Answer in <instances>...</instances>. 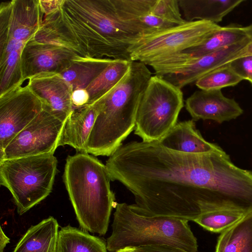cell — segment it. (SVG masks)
<instances>
[{"label": "cell", "instance_id": "1", "mask_svg": "<svg viewBox=\"0 0 252 252\" xmlns=\"http://www.w3.org/2000/svg\"><path fill=\"white\" fill-rule=\"evenodd\" d=\"M110 179L133 195L129 205L143 216L194 221L218 210L244 211L252 201V170L241 168L222 150L174 151L159 141H130L106 161Z\"/></svg>", "mask_w": 252, "mask_h": 252}, {"label": "cell", "instance_id": "2", "mask_svg": "<svg viewBox=\"0 0 252 252\" xmlns=\"http://www.w3.org/2000/svg\"><path fill=\"white\" fill-rule=\"evenodd\" d=\"M146 65L131 61L122 79L95 101L99 109L86 153L110 157L134 130L138 105L152 77Z\"/></svg>", "mask_w": 252, "mask_h": 252}, {"label": "cell", "instance_id": "3", "mask_svg": "<svg viewBox=\"0 0 252 252\" xmlns=\"http://www.w3.org/2000/svg\"><path fill=\"white\" fill-rule=\"evenodd\" d=\"M63 181L81 228L105 235L117 204L105 164L85 152L68 156Z\"/></svg>", "mask_w": 252, "mask_h": 252}, {"label": "cell", "instance_id": "4", "mask_svg": "<svg viewBox=\"0 0 252 252\" xmlns=\"http://www.w3.org/2000/svg\"><path fill=\"white\" fill-rule=\"evenodd\" d=\"M111 235L107 249L115 252L126 247L167 245L190 252H197V239L185 219L146 217L134 212L129 205L117 203L114 213Z\"/></svg>", "mask_w": 252, "mask_h": 252}, {"label": "cell", "instance_id": "5", "mask_svg": "<svg viewBox=\"0 0 252 252\" xmlns=\"http://www.w3.org/2000/svg\"><path fill=\"white\" fill-rule=\"evenodd\" d=\"M57 165L53 154L0 160V184L10 192L20 215L51 192Z\"/></svg>", "mask_w": 252, "mask_h": 252}, {"label": "cell", "instance_id": "6", "mask_svg": "<svg viewBox=\"0 0 252 252\" xmlns=\"http://www.w3.org/2000/svg\"><path fill=\"white\" fill-rule=\"evenodd\" d=\"M184 105L181 89L152 76L138 105L134 134L144 142L159 141L177 123Z\"/></svg>", "mask_w": 252, "mask_h": 252}, {"label": "cell", "instance_id": "7", "mask_svg": "<svg viewBox=\"0 0 252 252\" xmlns=\"http://www.w3.org/2000/svg\"><path fill=\"white\" fill-rule=\"evenodd\" d=\"M221 28L211 22L196 21L141 35L129 47L130 60L148 65L201 44Z\"/></svg>", "mask_w": 252, "mask_h": 252}, {"label": "cell", "instance_id": "8", "mask_svg": "<svg viewBox=\"0 0 252 252\" xmlns=\"http://www.w3.org/2000/svg\"><path fill=\"white\" fill-rule=\"evenodd\" d=\"M64 3L101 36L119 60L131 61L129 47L140 36L121 20L112 0H64Z\"/></svg>", "mask_w": 252, "mask_h": 252}, {"label": "cell", "instance_id": "9", "mask_svg": "<svg viewBox=\"0 0 252 252\" xmlns=\"http://www.w3.org/2000/svg\"><path fill=\"white\" fill-rule=\"evenodd\" d=\"M67 118L54 113L45 105L42 111L6 146L0 155V160L54 154L59 147Z\"/></svg>", "mask_w": 252, "mask_h": 252}, {"label": "cell", "instance_id": "10", "mask_svg": "<svg viewBox=\"0 0 252 252\" xmlns=\"http://www.w3.org/2000/svg\"><path fill=\"white\" fill-rule=\"evenodd\" d=\"M13 86L0 96V155L12 139L42 111L45 105L28 86Z\"/></svg>", "mask_w": 252, "mask_h": 252}, {"label": "cell", "instance_id": "11", "mask_svg": "<svg viewBox=\"0 0 252 252\" xmlns=\"http://www.w3.org/2000/svg\"><path fill=\"white\" fill-rule=\"evenodd\" d=\"M250 42L248 37L238 43L197 58H186L182 52L173 55L168 61L170 74L162 77L182 89L241 57Z\"/></svg>", "mask_w": 252, "mask_h": 252}, {"label": "cell", "instance_id": "12", "mask_svg": "<svg viewBox=\"0 0 252 252\" xmlns=\"http://www.w3.org/2000/svg\"><path fill=\"white\" fill-rule=\"evenodd\" d=\"M85 59L86 58L66 48L29 40L21 54L22 79L43 72H60L72 63Z\"/></svg>", "mask_w": 252, "mask_h": 252}, {"label": "cell", "instance_id": "13", "mask_svg": "<svg viewBox=\"0 0 252 252\" xmlns=\"http://www.w3.org/2000/svg\"><path fill=\"white\" fill-rule=\"evenodd\" d=\"M1 41L12 38L28 42L41 25L38 1L14 0L1 6ZM0 41V42H1Z\"/></svg>", "mask_w": 252, "mask_h": 252}, {"label": "cell", "instance_id": "14", "mask_svg": "<svg viewBox=\"0 0 252 252\" xmlns=\"http://www.w3.org/2000/svg\"><path fill=\"white\" fill-rule=\"evenodd\" d=\"M185 106L194 121L211 120L219 124L235 119L244 112L234 99L225 96L221 90L196 91L187 99Z\"/></svg>", "mask_w": 252, "mask_h": 252}, {"label": "cell", "instance_id": "15", "mask_svg": "<svg viewBox=\"0 0 252 252\" xmlns=\"http://www.w3.org/2000/svg\"><path fill=\"white\" fill-rule=\"evenodd\" d=\"M28 85L53 112L67 118L73 110V90L59 72H40L29 78Z\"/></svg>", "mask_w": 252, "mask_h": 252}, {"label": "cell", "instance_id": "16", "mask_svg": "<svg viewBox=\"0 0 252 252\" xmlns=\"http://www.w3.org/2000/svg\"><path fill=\"white\" fill-rule=\"evenodd\" d=\"M99 109L96 101L73 108L63 126L59 146L67 145L75 149L78 153H86L87 142Z\"/></svg>", "mask_w": 252, "mask_h": 252}, {"label": "cell", "instance_id": "17", "mask_svg": "<svg viewBox=\"0 0 252 252\" xmlns=\"http://www.w3.org/2000/svg\"><path fill=\"white\" fill-rule=\"evenodd\" d=\"M158 141L168 149L188 153H202L223 150L218 145L206 141L196 129L193 120L177 123Z\"/></svg>", "mask_w": 252, "mask_h": 252}, {"label": "cell", "instance_id": "18", "mask_svg": "<svg viewBox=\"0 0 252 252\" xmlns=\"http://www.w3.org/2000/svg\"><path fill=\"white\" fill-rule=\"evenodd\" d=\"M187 22L206 21L218 24L244 0H178Z\"/></svg>", "mask_w": 252, "mask_h": 252}, {"label": "cell", "instance_id": "19", "mask_svg": "<svg viewBox=\"0 0 252 252\" xmlns=\"http://www.w3.org/2000/svg\"><path fill=\"white\" fill-rule=\"evenodd\" d=\"M59 227L57 220L51 216L31 226L13 252H56Z\"/></svg>", "mask_w": 252, "mask_h": 252}, {"label": "cell", "instance_id": "20", "mask_svg": "<svg viewBox=\"0 0 252 252\" xmlns=\"http://www.w3.org/2000/svg\"><path fill=\"white\" fill-rule=\"evenodd\" d=\"M155 0H112L121 20L140 36L150 33L151 8Z\"/></svg>", "mask_w": 252, "mask_h": 252}, {"label": "cell", "instance_id": "21", "mask_svg": "<svg viewBox=\"0 0 252 252\" xmlns=\"http://www.w3.org/2000/svg\"><path fill=\"white\" fill-rule=\"evenodd\" d=\"M106 242L88 231L67 225L59 231L56 252H107Z\"/></svg>", "mask_w": 252, "mask_h": 252}, {"label": "cell", "instance_id": "22", "mask_svg": "<svg viewBox=\"0 0 252 252\" xmlns=\"http://www.w3.org/2000/svg\"><path fill=\"white\" fill-rule=\"evenodd\" d=\"M215 252H252V211L220 233Z\"/></svg>", "mask_w": 252, "mask_h": 252}, {"label": "cell", "instance_id": "23", "mask_svg": "<svg viewBox=\"0 0 252 252\" xmlns=\"http://www.w3.org/2000/svg\"><path fill=\"white\" fill-rule=\"evenodd\" d=\"M247 38L243 26L232 24L222 27L201 44L182 53L186 58H197L238 43Z\"/></svg>", "mask_w": 252, "mask_h": 252}, {"label": "cell", "instance_id": "24", "mask_svg": "<svg viewBox=\"0 0 252 252\" xmlns=\"http://www.w3.org/2000/svg\"><path fill=\"white\" fill-rule=\"evenodd\" d=\"M114 59H94L76 61L60 73L73 91L86 89Z\"/></svg>", "mask_w": 252, "mask_h": 252}, {"label": "cell", "instance_id": "25", "mask_svg": "<svg viewBox=\"0 0 252 252\" xmlns=\"http://www.w3.org/2000/svg\"><path fill=\"white\" fill-rule=\"evenodd\" d=\"M131 61L114 60L86 89L90 96L89 104L113 88L128 70Z\"/></svg>", "mask_w": 252, "mask_h": 252}, {"label": "cell", "instance_id": "26", "mask_svg": "<svg viewBox=\"0 0 252 252\" xmlns=\"http://www.w3.org/2000/svg\"><path fill=\"white\" fill-rule=\"evenodd\" d=\"M247 213L232 210H215L201 214L193 221L208 231L221 233L240 220Z\"/></svg>", "mask_w": 252, "mask_h": 252}, {"label": "cell", "instance_id": "27", "mask_svg": "<svg viewBox=\"0 0 252 252\" xmlns=\"http://www.w3.org/2000/svg\"><path fill=\"white\" fill-rule=\"evenodd\" d=\"M243 79L227 64L203 76L196 82L203 90H217L237 85Z\"/></svg>", "mask_w": 252, "mask_h": 252}, {"label": "cell", "instance_id": "28", "mask_svg": "<svg viewBox=\"0 0 252 252\" xmlns=\"http://www.w3.org/2000/svg\"><path fill=\"white\" fill-rule=\"evenodd\" d=\"M151 12L154 15L177 25L187 22L182 16L178 0H155Z\"/></svg>", "mask_w": 252, "mask_h": 252}, {"label": "cell", "instance_id": "29", "mask_svg": "<svg viewBox=\"0 0 252 252\" xmlns=\"http://www.w3.org/2000/svg\"><path fill=\"white\" fill-rule=\"evenodd\" d=\"M228 64L243 80L252 84V55L239 57Z\"/></svg>", "mask_w": 252, "mask_h": 252}, {"label": "cell", "instance_id": "30", "mask_svg": "<svg viewBox=\"0 0 252 252\" xmlns=\"http://www.w3.org/2000/svg\"><path fill=\"white\" fill-rule=\"evenodd\" d=\"M71 101L73 108L83 107L89 104L90 96L86 89H79L73 91Z\"/></svg>", "mask_w": 252, "mask_h": 252}, {"label": "cell", "instance_id": "31", "mask_svg": "<svg viewBox=\"0 0 252 252\" xmlns=\"http://www.w3.org/2000/svg\"><path fill=\"white\" fill-rule=\"evenodd\" d=\"M145 252H190L167 245H157L140 247Z\"/></svg>", "mask_w": 252, "mask_h": 252}, {"label": "cell", "instance_id": "32", "mask_svg": "<svg viewBox=\"0 0 252 252\" xmlns=\"http://www.w3.org/2000/svg\"><path fill=\"white\" fill-rule=\"evenodd\" d=\"M243 27L245 33L250 42L241 57L252 55V24Z\"/></svg>", "mask_w": 252, "mask_h": 252}, {"label": "cell", "instance_id": "33", "mask_svg": "<svg viewBox=\"0 0 252 252\" xmlns=\"http://www.w3.org/2000/svg\"><path fill=\"white\" fill-rule=\"evenodd\" d=\"M0 231V252H3L6 245L9 242V238L5 234L1 227Z\"/></svg>", "mask_w": 252, "mask_h": 252}, {"label": "cell", "instance_id": "34", "mask_svg": "<svg viewBox=\"0 0 252 252\" xmlns=\"http://www.w3.org/2000/svg\"><path fill=\"white\" fill-rule=\"evenodd\" d=\"M115 252H145L140 247H126Z\"/></svg>", "mask_w": 252, "mask_h": 252}]
</instances>
